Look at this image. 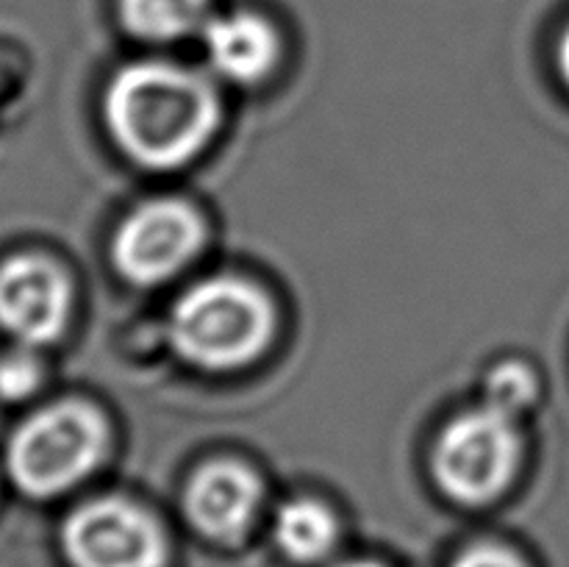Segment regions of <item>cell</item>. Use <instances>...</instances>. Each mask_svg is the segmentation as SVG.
<instances>
[{
  "label": "cell",
  "mask_w": 569,
  "mask_h": 567,
  "mask_svg": "<svg viewBox=\"0 0 569 567\" xmlns=\"http://www.w3.org/2000/svg\"><path fill=\"white\" fill-rule=\"evenodd\" d=\"M106 120L111 137L133 161L170 170L206 148L220 120V103L198 72L139 61L111 81Z\"/></svg>",
  "instance_id": "1"
},
{
  "label": "cell",
  "mask_w": 569,
  "mask_h": 567,
  "mask_svg": "<svg viewBox=\"0 0 569 567\" xmlns=\"http://www.w3.org/2000/svg\"><path fill=\"white\" fill-rule=\"evenodd\" d=\"M170 334L178 354L192 365L233 370L253 361L270 342V300L239 278H209L172 306Z\"/></svg>",
  "instance_id": "2"
},
{
  "label": "cell",
  "mask_w": 569,
  "mask_h": 567,
  "mask_svg": "<svg viewBox=\"0 0 569 567\" xmlns=\"http://www.w3.org/2000/svg\"><path fill=\"white\" fill-rule=\"evenodd\" d=\"M106 439V422L92 406L53 404L11 434L6 470L17 489L31 498H50L94 470Z\"/></svg>",
  "instance_id": "3"
},
{
  "label": "cell",
  "mask_w": 569,
  "mask_h": 567,
  "mask_svg": "<svg viewBox=\"0 0 569 567\" xmlns=\"http://www.w3.org/2000/svg\"><path fill=\"white\" fill-rule=\"evenodd\" d=\"M520 437L509 411L487 404L448 422L433 448V476L445 495L467 506L498 498L511 484Z\"/></svg>",
  "instance_id": "4"
},
{
  "label": "cell",
  "mask_w": 569,
  "mask_h": 567,
  "mask_svg": "<svg viewBox=\"0 0 569 567\" xmlns=\"http://www.w3.org/2000/svg\"><path fill=\"white\" fill-rule=\"evenodd\" d=\"M61 543L72 567H161L167 556L153 517L122 498L78 506L67 517Z\"/></svg>",
  "instance_id": "5"
},
{
  "label": "cell",
  "mask_w": 569,
  "mask_h": 567,
  "mask_svg": "<svg viewBox=\"0 0 569 567\" xmlns=\"http://www.w3.org/2000/svg\"><path fill=\"white\" fill-rule=\"evenodd\" d=\"M203 242V222L181 200H150L117 228L111 256L128 281L161 284L192 261Z\"/></svg>",
  "instance_id": "6"
},
{
  "label": "cell",
  "mask_w": 569,
  "mask_h": 567,
  "mask_svg": "<svg viewBox=\"0 0 569 567\" xmlns=\"http://www.w3.org/2000/svg\"><path fill=\"white\" fill-rule=\"evenodd\" d=\"M70 284L42 256H14L0 265V328L20 345H44L64 331Z\"/></svg>",
  "instance_id": "7"
},
{
  "label": "cell",
  "mask_w": 569,
  "mask_h": 567,
  "mask_svg": "<svg viewBox=\"0 0 569 567\" xmlns=\"http://www.w3.org/2000/svg\"><path fill=\"white\" fill-rule=\"evenodd\" d=\"M261 504V484L239 461H209L189 481L183 509L200 534L220 543L242 537Z\"/></svg>",
  "instance_id": "8"
},
{
  "label": "cell",
  "mask_w": 569,
  "mask_h": 567,
  "mask_svg": "<svg viewBox=\"0 0 569 567\" xmlns=\"http://www.w3.org/2000/svg\"><path fill=\"white\" fill-rule=\"evenodd\" d=\"M203 44L211 67L228 81L253 83L272 70L278 37L270 22L250 11L217 17L203 28Z\"/></svg>",
  "instance_id": "9"
},
{
  "label": "cell",
  "mask_w": 569,
  "mask_h": 567,
  "mask_svg": "<svg viewBox=\"0 0 569 567\" xmlns=\"http://www.w3.org/2000/svg\"><path fill=\"white\" fill-rule=\"evenodd\" d=\"M276 543L289 559L295 561H320L322 556L331 554L337 545V517L326 504L311 498H295L278 509L276 523H272Z\"/></svg>",
  "instance_id": "10"
},
{
  "label": "cell",
  "mask_w": 569,
  "mask_h": 567,
  "mask_svg": "<svg viewBox=\"0 0 569 567\" xmlns=\"http://www.w3.org/2000/svg\"><path fill=\"white\" fill-rule=\"evenodd\" d=\"M209 0H120L122 26L148 42H172L206 20Z\"/></svg>",
  "instance_id": "11"
},
{
  "label": "cell",
  "mask_w": 569,
  "mask_h": 567,
  "mask_svg": "<svg viewBox=\"0 0 569 567\" xmlns=\"http://www.w3.org/2000/svg\"><path fill=\"white\" fill-rule=\"evenodd\" d=\"M533 398H537V376L520 361H506L489 376L487 404L515 415V411L526 409Z\"/></svg>",
  "instance_id": "12"
},
{
  "label": "cell",
  "mask_w": 569,
  "mask_h": 567,
  "mask_svg": "<svg viewBox=\"0 0 569 567\" xmlns=\"http://www.w3.org/2000/svg\"><path fill=\"white\" fill-rule=\"evenodd\" d=\"M42 370L39 361L26 350H14V354L0 359V398L3 400H22L37 389Z\"/></svg>",
  "instance_id": "13"
},
{
  "label": "cell",
  "mask_w": 569,
  "mask_h": 567,
  "mask_svg": "<svg viewBox=\"0 0 569 567\" xmlns=\"http://www.w3.org/2000/svg\"><path fill=\"white\" fill-rule=\"evenodd\" d=\"M453 567H526V561L503 545H476V548L465 550L453 561Z\"/></svg>",
  "instance_id": "14"
},
{
  "label": "cell",
  "mask_w": 569,
  "mask_h": 567,
  "mask_svg": "<svg viewBox=\"0 0 569 567\" xmlns=\"http://www.w3.org/2000/svg\"><path fill=\"white\" fill-rule=\"evenodd\" d=\"M559 64H561V72H565V81L569 83V28H567L565 39H561V50H559Z\"/></svg>",
  "instance_id": "15"
},
{
  "label": "cell",
  "mask_w": 569,
  "mask_h": 567,
  "mask_svg": "<svg viewBox=\"0 0 569 567\" xmlns=\"http://www.w3.org/2000/svg\"><path fill=\"white\" fill-rule=\"evenodd\" d=\"M342 567H381V565H376V561H348V565Z\"/></svg>",
  "instance_id": "16"
}]
</instances>
